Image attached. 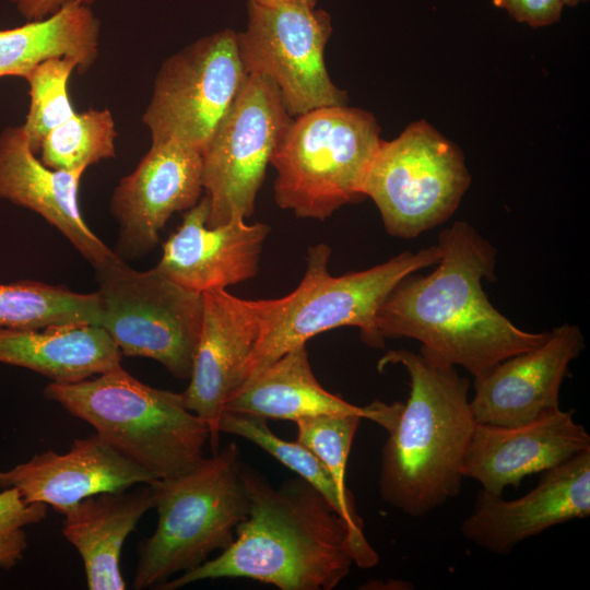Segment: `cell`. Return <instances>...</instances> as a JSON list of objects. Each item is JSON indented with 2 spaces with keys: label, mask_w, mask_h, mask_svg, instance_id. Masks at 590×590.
<instances>
[{
  "label": "cell",
  "mask_w": 590,
  "mask_h": 590,
  "mask_svg": "<svg viewBox=\"0 0 590 590\" xmlns=\"http://www.w3.org/2000/svg\"><path fill=\"white\" fill-rule=\"evenodd\" d=\"M535 487L506 500L481 489L461 535L494 554H509L545 530L590 515V450L542 472Z\"/></svg>",
  "instance_id": "obj_14"
},
{
  "label": "cell",
  "mask_w": 590,
  "mask_h": 590,
  "mask_svg": "<svg viewBox=\"0 0 590 590\" xmlns=\"http://www.w3.org/2000/svg\"><path fill=\"white\" fill-rule=\"evenodd\" d=\"M247 25L237 33L244 68L278 88L287 114L346 105L347 96L330 79L324 62L332 34L330 14L316 7L248 1Z\"/></svg>",
  "instance_id": "obj_12"
},
{
  "label": "cell",
  "mask_w": 590,
  "mask_h": 590,
  "mask_svg": "<svg viewBox=\"0 0 590 590\" xmlns=\"http://www.w3.org/2000/svg\"><path fill=\"white\" fill-rule=\"evenodd\" d=\"M116 125L108 108H88L54 128L42 140L40 161L52 169L86 170L116 156Z\"/></svg>",
  "instance_id": "obj_27"
},
{
  "label": "cell",
  "mask_w": 590,
  "mask_h": 590,
  "mask_svg": "<svg viewBox=\"0 0 590 590\" xmlns=\"http://www.w3.org/2000/svg\"><path fill=\"white\" fill-rule=\"evenodd\" d=\"M396 364L408 371L410 392L382 447L379 493L394 509L421 518L459 494L476 422L470 382L456 367L408 350L389 351L377 366Z\"/></svg>",
  "instance_id": "obj_3"
},
{
  "label": "cell",
  "mask_w": 590,
  "mask_h": 590,
  "mask_svg": "<svg viewBox=\"0 0 590 590\" xmlns=\"http://www.w3.org/2000/svg\"><path fill=\"white\" fill-rule=\"evenodd\" d=\"M246 78L237 32L231 28L203 36L166 58L142 116L151 144L176 141L201 152Z\"/></svg>",
  "instance_id": "obj_10"
},
{
  "label": "cell",
  "mask_w": 590,
  "mask_h": 590,
  "mask_svg": "<svg viewBox=\"0 0 590 590\" xmlns=\"http://www.w3.org/2000/svg\"><path fill=\"white\" fill-rule=\"evenodd\" d=\"M203 312L190 384L181 392L185 406L210 430L213 449L219 424L231 393L243 382L246 364L260 333L257 300L241 299L226 290L202 292Z\"/></svg>",
  "instance_id": "obj_16"
},
{
  "label": "cell",
  "mask_w": 590,
  "mask_h": 590,
  "mask_svg": "<svg viewBox=\"0 0 590 590\" xmlns=\"http://www.w3.org/2000/svg\"><path fill=\"white\" fill-rule=\"evenodd\" d=\"M401 404L376 401L357 406L326 390L316 379L303 344L244 380L226 400L224 412L293 422L323 414L356 415L388 430Z\"/></svg>",
  "instance_id": "obj_21"
},
{
  "label": "cell",
  "mask_w": 590,
  "mask_h": 590,
  "mask_svg": "<svg viewBox=\"0 0 590 590\" xmlns=\"http://www.w3.org/2000/svg\"><path fill=\"white\" fill-rule=\"evenodd\" d=\"M441 257L426 275L409 274L376 316L380 338H411L433 364L461 366L477 377L497 363L541 344L547 332L519 329L488 300L483 280H495L496 250L469 223L440 232Z\"/></svg>",
  "instance_id": "obj_1"
},
{
  "label": "cell",
  "mask_w": 590,
  "mask_h": 590,
  "mask_svg": "<svg viewBox=\"0 0 590 590\" xmlns=\"http://www.w3.org/2000/svg\"><path fill=\"white\" fill-rule=\"evenodd\" d=\"M47 505L28 503L15 488L0 492V569L13 568L27 547L25 529L43 521Z\"/></svg>",
  "instance_id": "obj_30"
},
{
  "label": "cell",
  "mask_w": 590,
  "mask_h": 590,
  "mask_svg": "<svg viewBox=\"0 0 590 590\" xmlns=\"http://www.w3.org/2000/svg\"><path fill=\"white\" fill-rule=\"evenodd\" d=\"M94 269L99 326L122 355L154 359L174 377L189 379L202 324V293L156 267L138 271L118 253Z\"/></svg>",
  "instance_id": "obj_8"
},
{
  "label": "cell",
  "mask_w": 590,
  "mask_h": 590,
  "mask_svg": "<svg viewBox=\"0 0 590 590\" xmlns=\"http://www.w3.org/2000/svg\"><path fill=\"white\" fill-rule=\"evenodd\" d=\"M494 5L504 9L519 23L532 27H544L560 20L562 0H493Z\"/></svg>",
  "instance_id": "obj_31"
},
{
  "label": "cell",
  "mask_w": 590,
  "mask_h": 590,
  "mask_svg": "<svg viewBox=\"0 0 590 590\" xmlns=\"http://www.w3.org/2000/svg\"><path fill=\"white\" fill-rule=\"evenodd\" d=\"M210 203L203 197L184 212L182 222L163 245L156 268L174 282L197 291L225 290L256 276L270 233L264 223L243 217L210 227Z\"/></svg>",
  "instance_id": "obj_18"
},
{
  "label": "cell",
  "mask_w": 590,
  "mask_h": 590,
  "mask_svg": "<svg viewBox=\"0 0 590 590\" xmlns=\"http://www.w3.org/2000/svg\"><path fill=\"white\" fill-rule=\"evenodd\" d=\"M220 433L243 437L293 470L317 489L345 520L358 546L376 566L379 556L364 535L363 520L352 493H343L326 465L298 441H287L275 435L263 417L225 411L219 424Z\"/></svg>",
  "instance_id": "obj_25"
},
{
  "label": "cell",
  "mask_w": 590,
  "mask_h": 590,
  "mask_svg": "<svg viewBox=\"0 0 590 590\" xmlns=\"http://www.w3.org/2000/svg\"><path fill=\"white\" fill-rule=\"evenodd\" d=\"M590 450V435L573 411L557 409L515 427L477 424L462 467L464 477L499 496L523 477L557 467Z\"/></svg>",
  "instance_id": "obj_17"
},
{
  "label": "cell",
  "mask_w": 590,
  "mask_h": 590,
  "mask_svg": "<svg viewBox=\"0 0 590 590\" xmlns=\"http://www.w3.org/2000/svg\"><path fill=\"white\" fill-rule=\"evenodd\" d=\"M564 5H568V7H575V5H578L580 4L581 2H586L588 0H562Z\"/></svg>",
  "instance_id": "obj_34"
},
{
  "label": "cell",
  "mask_w": 590,
  "mask_h": 590,
  "mask_svg": "<svg viewBox=\"0 0 590 590\" xmlns=\"http://www.w3.org/2000/svg\"><path fill=\"white\" fill-rule=\"evenodd\" d=\"M261 4H299L316 7L317 0H248Z\"/></svg>",
  "instance_id": "obj_33"
},
{
  "label": "cell",
  "mask_w": 590,
  "mask_h": 590,
  "mask_svg": "<svg viewBox=\"0 0 590 590\" xmlns=\"http://www.w3.org/2000/svg\"><path fill=\"white\" fill-rule=\"evenodd\" d=\"M27 21L43 20L73 0H9ZM91 5L94 0H78Z\"/></svg>",
  "instance_id": "obj_32"
},
{
  "label": "cell",
  "mask_w": 590,
  "mask_h": 590,
  "mask_svg": "<svg viewBox=\"0 0 590 590\" xmlns=\"http://www.w3.org/2000/svg\"><path fill=\"white\" fill-rule=\"evenodd\" d=\"M202 190L199 150L176 141L151 144L111 196L110 212L119 225L118 256L139 257L152 250L169 217L194 206Z\"/></svg>",
  "instance_id": "obj_13"
},
{
  "label": "cell",
  "mask_w": 590,
  "mask_h": 590,
  "mask_svg": "<svg viewBox=\"0 0 590 590\" xmlns=\"http://www.w3.org/2000/svg\"><path fill=\"white\" fill-rule=\"evenodd\" d=\"M122 353L98 324L0 328V362L34 370L52 382H75L121 366Z\"/></svg>",
  "instance_id": "obj_23"
},
{
  "label": "cell",
  "mask_w": 590,
  "mask_h": 590,
  "mask_svg": "<svg viewBox=\"0 0 590 590\" xmlns=\"http://www.w3.org/2000/svg\"><path fill=\"white\" fill-rule=\"evenodd\" d=\"M101 21L91 5L70 1L54 14L0 30V76L25 75L52 57H73L84 73L98 56Z\"/></svg>",
  "instance_id": "obj_24"
},
{
  "label": "cell",
  "mask_w": 590,
  "mask_h": 590,
  "mask_svg": "<svg viewBox=\"0 0 590 590\" xmlns=\"http://www.w3.org/2000/svg\"><path fill=\"white\" fill-rule=\"evenodd\" d=\"M154 507L149 484L90 496L67 510L62 535L80 554L90 590H123L120 555L128 535Z\"/></svg>",
  "instance_id": "obj_22"
},
{
  "label": "cell",
  "mask_w": 590,
  "mask_h": 590,
  "mask_svg": "<svg viewBox=\"0 0 590 590\" xmlns=\"http://www.w3.org/2000/svg\"><path fill=\"white\" fill-rule=\"evenodd\" d=\"M241 465L237 445L228 442L193 469L149 483L158 521L138 547L135 590L157 589L234 541L249 508Z\"/></svg>",
  "instance_id": "obj_6"
},
{
  "label": "cell",
  "mask_w": 590,
  "mask_h": 590,
  "mask_svg": "<svg viewBox=\"0 0 590 590\" xmlns=\"http://www.w3.org/2000/svg\"><path fill=\"white\" fill-rule=\"evenodd\" d=\"M361 420L356 415H316L296 420L297 441L309 449L329 470L343 493L346 464Z\"/></svg>",
  "instance_id": "obj_29"
},
{
  "label": "cell",
  "mask_w": 590,
  "mask_h": 590,
  "mask_svg": "<svg viewBox=\"0 0 590 590\" xmlns=\"http://www.w3.org/2000/svg\"><path fill=\"white\" fill-rule=\"evenodd\" d=\"M247 517L234 541L213 559L161 585L175 590L196 581L248 578L281 590H331L353 564L374 567L345 520L300 476L274 487L243 463Z\"/></svg>",
  "instance_id": "obj_2"
},
{
  "label": "cell",
  "mask_w": 590,
  "mask_h": 590,
  "mask_svg": "<svg viewBox=\"0 0 590 590\" xmlns=\"http://www.w3.org/2000/svg\"><path fill=\"white\" fill-rule=\"evenodd\" d=\"M585 349L580 329L564 323L538 346L474 377L471 410L477 424L515 427L559 408L569 365Z\"/></svg>",
  "instance_id": "obj_15"
},
{
  "label": "cell",
  "mask_w": 590,
  "mask_h": 590,
  "mask_svg": "<svg viewBox=\"0 0 590 590\" xmlns=\"http://www.w3.org/2000/svg\"><path fill=\"white\" fill-rule=\"evenodd\" d=\"M78 69L79 61L73 57H52L39 62L25 75L30 107L23 127L35 154L46 134L75 114L68 82L73 70Z\"/></svg>",
  "instance_id": "obj_28"
},
{
  "label": "cell",
  "mask_w": 590,
  "mask_h": 590,
  "mask_svg": "<svg viewBox=\"0 0 590 590\" xmlns=\"http://www.w3.org/2000/svg\"><path fill=\"white\" fill-rule=\"evenodd\" d=\"M155 480L98 434L73 440L67 452L48 450L0 471V488H15L28 503L64 514L79 502Z\"/></svg>",
  "instance_id": "obj_19"
},
{
  "label": "cell",
  "mask_w": 590,
  "mask_h": 590,
  "mask_svg": "<svg viewBox=\"0 0 590 590\" xmlns=\"http://www.w3.org/2000/svg\"><path fill=\"white\" fill-rule=\"evenodd\" d=\"M381 140L377 119L361 108L327 106L295 117L270 160L276 204L323 221L362 200Z\"/></svg>",
  "instance_id": "obj_7"
},
{
  "label": "cell",
  "mask_w": 590,
  "mask_h": 590,
  "mask_svg": "<svg viewBox=\"0 0 590 590\" xmlns=\"http://www.w3.org/2000/svg\"><path fill=\"white\" fill-rule=\"evenodd\" d=\"M84 172L46 166L32 151L23 125L0 133V198L39 214L95 267L117 253L94 234L80 211Z\"/></svg>",
  "instance_id": "obj_20"
},
{
  "label": "cell",
  "mask_w": 590,
  "mask_h": 590,
  "mask_svg": "<svg viewBox=\"0 0 590 590\" xmlns=\"http://www.w3.org/2000/svg\"><path fill=\"white\" fill-rule=\"evenodd\" d=\"M293 119L275 85L263 75L248 73L201 151L202 184L210 203L208 226L252 215L267 166Z\"/></svg>",
  "instance_id": "obj_11"
},
{
  "label": "cell",
  "mask_w": 590,
  "mask_h": 590,
  "mask_svg": "<svg viewBox=\"0 0 590 590\" xmlns=\"http://www.w3.org/2000/svg\"><path fill=\"white\" fill-rule=\"evenodd\" d=\"M44 394L154 479L185 473L205 457L210 430L181 393L143 384L121 366L92 379L50 382Z\"/></svg>",
  "instance_id": "obj_5"
},
{
  "label": "cell",
  "mask_w": 590,
  "mask_h": 590,
  "mask_svg": "<svg viewBox=\"0 0 590 590\" xmlns=\"http://www.w3.org/2000/svg\"><path fill=\"white\" fill-rule=\"evenodd\" d=\"M102 319L97 292L76 293L61 285L23 280L0 283V328L39 329Z\"/></svg>",
  "instance_id": "obj_26"
},
{
  "label": "cell",
  "mask_w": 590,
  "mask_h": 590,
  "mask_svg": "<svg viewBox=\"0 0 590 590\" xmlns=\"http://www.w3.org/2000/svg\"><path fill=\"white\" fill-rule=\"evenodd\" d=\"M471 182L456 144L426 120L381 140L363 193L376 204L388 234L414 238L447 221Z\"/></svg>",
  "instance_id": "obj_9"
},
{
  "label": "cell",
  "mask_w": 590,
  "mask_h": 590,
  "mask_svg": "<svg viewBox=\"0 0 590 590\" xmlns=\"http://www.w3.org/2000/svg\"><path fill=\"white\" fill-rule=\"evenodd\" d=\"M331 249L318 244L308 249L307 268L298 286L275 299L257 300L260 333L246 364L243 381L312 337L343 326L357 327L362 340L381 349L376 316L393 287L409 274L438 263L439 246L404 251L373 268L332 276Z\"/></svg>",
  "instance_id": "obj_4"
}]
</instances>
